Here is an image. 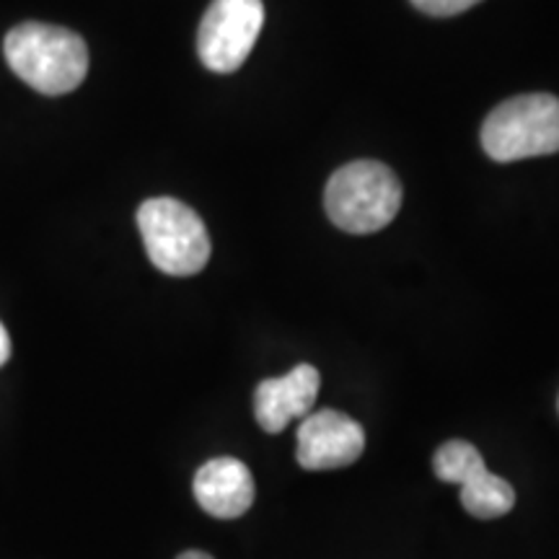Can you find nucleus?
Wrapping results in <instances>:
<instances>
[{
  "label": "nucleus",
  "instance_id": "3",
  "mask_svg": "<svg viewBox=\"0 0 559 559\" xmlns=\"http://www.w3.org/2000/svg\"><path fill=\"white\" fill-rule=\"evenodd\" d=\"M481 148L500 164L559 153V99L523 94L502 102L481 124Z\"/></svg>",
  "mask_w": 559,
  "mask_h": 559
},
{
  "label": "nucleus",
  "instance_id": "7",
  "mask_svg": "<svg viewBox=\"0 0 559 559\" xmlns=\"http://www.w3.org/2000/svg\"><path fill=\"white\" fill-rule=\"evenodd\" d=\"M362 449H366V432L345 412H311L298 428L296 459L309 472L345 469L362 456Z\"/></svg>",
  "mask_w": 559,
  "mask_h": 559
},
{
  "label": "nucleus",
  "instance_id": "4",
  "mask_svg": "<svg viewBox=\"0 0 559 559\" xmlns=\"http://www.w3.org/2000/svg\"><path fill=\"white\" fill-rule=\"evenodd\" d=\"M138 228L151 262L166 275H198L210 260L205 223L185 202L174 198L145 200L138 210Z\"/></svg>",
  "mask_w": 559,
  "mask_h": 559
},
{
  "label": "nucleus",
  "instance_id": "5",
  "mask_svg": "<svg viewBox=\"0 0 559 559\" xmlns=\"http://www.w3.org/2000/svg\"><path fill=\"white\" fill-rule=\"evenodd\" d=\"M264 26L262 0H213L198 32V55L213 73H234L247 62Z\"/></svg>",
  "mask_w": 559,
  "mask_h": 559
},
{
  "label": "nucleus",
  "instance_id": "1",
  "mask_svg": "<svg viewBox=\"0 0 559 559\" xmlns=\"http://www.w3.org/2000/svg\"><path fill=\"white\" fill-rule=\"evenodd\" d=\"M3 50L13 73L47 96L70 94L88 73L86 41L62 26L26 21L5 34Z\"/></svg>",
  "mask_w": 559,
  "mask_h": 559
},
{
  "label": "nucleus",
  "instance_id": "9",
  "mask_svg": "<svg viewBox=\"0 0 559 559\" xmlns=\"http://www.w3.org/2000/svg\"><path fill=\"white\" fill-rule=\"evenodd\" d=\"M254 495L249 466L234 456L210 459L194 474V498L213 519H241L254 506Z\"/></svg>",
  "mask_w": 559,
  "mask_h": 559
},
{
  "label": "nucleus",
  "instance_id": "11",
  "mask_svg": "<svg viewBox=\"0 0 559 559\" xmlns=\"http://www.w3.org/2000/svg\"><path fill=\"white\" fill-rule=\"evenodd\" d=\"M11 358V337L9 332H5V326L0 324V366H5Z\"/></svg>",
  "mask_w": 559,
  "mask_h": 559
},
{
  "label": "nucleus",
  "instance_id": "12",
  "mask_svg": "<svg viewBox=\"0 0 559 559\" xmlns=\"http://www.w3.org/2000/svg\"><path fill=\"white\" fill-rule=\"evenodd\" d=\"M177 559H213L205 551H185V555H179Z\"/></svg>",
  "mask_w": 559,
  "mask_h": 559
},
{
  "label": "nucleus",
  "instance_id": "8",
  "mask_svg": "<svg viewBox=\"0 0 559 559\" xmlns=\"http://www.w3.org/2000/svg\"><path fill=\"white\" fill-rule=\"evenodd\" d=\"M321 376L313 366H296L280 379H264L254 391V417L264 432H283L290 419L311 415Z\"/></svg>",
  "mask_w": 559,
  "mask_h": 559
},
{
  "label": "nucleus",
  "instance_id": "2",
  "mask_svg": "<svg viewBox=\"0 0 559 559\" xmlns=\"http://www.w3.org/2000/svg\"><path fill=\"white\" fill-rule=\"evenodd\" d=\"M326 215L347 234H376L396 218L402 185L379 160H353L332 174L324 192Z\"/></svg>",
  "mask_w": 559,
  "mask_h": 559
},
{
  "label": "nucleus",
  "instance_id": "10",
  "mask_svg": "<svg viewBox=\"0 0 559 559\" xmlns=\"http://www.w3.org/2000/svg\"><path fill=\"white\" fill-rule=\"evenodd\" d=\"M481 3V0H412V5H415L417 11L428 13V16H456V13H464L469 11L472 5Z\"/></svg>",
  "mask_w": 559,
  "mask_h": 559
},
{
  "label": "nucleus",
  "instance_id": "6",
  "mask_svg": "<svg viewBox=\"0 0 559 559\" xmlns=\"http://www.w3.org/2000/svg\"><path fill=\"white\" fill-rule=\"evenodd\" d=\"M432 469L440 481L461 487V506L474 519H500L515 506L513 485L489 472L481 453L466 440H449L440 445Z\"/></svg>",
  "mask_w": 559,
  "mask_h": 559
}]
</instances>
